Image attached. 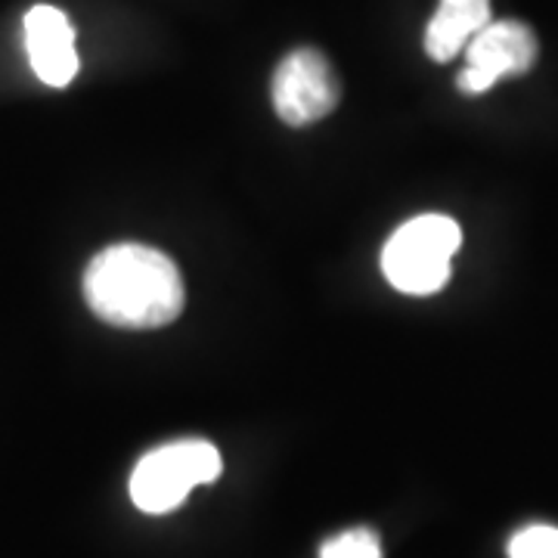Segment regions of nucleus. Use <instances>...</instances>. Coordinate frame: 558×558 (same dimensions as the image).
<instances>
[{
	"label": "nucleus",
	"instance_id": "39448f33",
	"mask_svg": "<svg viewBox=\"0 0 558 558\" xmlns=\"http://www.w3.org/2000/svg\"><path fill=\"white\" fill-rule=\"evenodd\" d=\"M462 53H465V69L459 75V90L484 94L506 75H521L534 65L537 38L524 22H487Z\"/></svg>",
	"mask_w": 558,
	"mask_h": 558
},
{
	"label": "nucleus",
	"instance_id": "7ed1b4c3",
	"mask_svg": "<svg viewBox=\"0 0 558 558\" xmlns=\"http://www.w3.org/2000/svg\"><path fill=\"white\" fill-rule=\"evenodd\" d=\"M223 472L218 447L199 438L174 440L149 450L134 465L131 475V499L146 515L174 512L193 487L211 484Z\"/></svg>",
	"mask_w": 558,
	"mask_h": 558
},
{
	"label": "nucleus",
	"instance_id": "423d86ee",
	"mask_svg": "<svg viewBox=\"0 0 558 558\" xmlns=\"http://www.w3.org/2000/svg\"><path fill=\"white\" fill-rule=\"evenodd\" d=\"M25 50L35 75L47 87H69L78 75L75 28L69 16L50 3H38L25 13Z\"/></svg>",
	"mask_w": 558,
	"mask_h": 558
},
{
	"label": "nucleus",
	"instance_id": "1a4fd4ad",
	"mask_svg": "<svg viewBox=\"0 0 558 558\" xmlns=\"http://www.w3.org/2000/svg\"><path fill=\"white\" fill-rule=\"evenodd\" d=\"M509 558H558V527L527 524L509 539Z\"/></svg>",
	"mask_w": 558,
	"mask_h": 558
},
{
	"label": "nucleus",
	"instance_id": "f03ea898",
	"mask_svg": "<svg viewBox=\"0 0 558 558\" xmlns=\"http://www.w3.org/2000/svg\"><path fill=\"white\" fill-rule=\"evenodd\" d=\"M462 245V230L447 215L407 220L385 242L381 270L403 295H435L450 279V260Z\"/></svg>",
	"mask_w": 558,
	"mask_h": 558
},
{
	"label": "nucleus",
	"instance_id": "6e6552de",
	"mask_svg": "<svg viewBox=\"0 0 558 558\" xmlns=\"http://www.w3.org/2000/svg\"><path fill=\"white\" fill-rule=\"evenodd\" d=\"M319 558H381V539L369 527L341 531L319 546Z\"/></svg>",
	"mask_w": 558,
	"mask_h": 558
},
{
	"label": "nucleus",
	"instance_id": "20e7f679",
	"mask_svg": "<svg viewBox=\"0 0 558 558\" xmlns=\"http://www.w3.org/2000/svg\"><path fill=\"white\" fill-rule=\"evenodd\" d=\"M341 100L339 75L319 50H292L274 75V109L286 124L304 128L326 119Z\"/></svg>",
	"mask_w": 558,
	"mask_h": 558
},
{
	"label": "nucleus",
	"instance_id": "0eeeda50",
	"mask_svg": "<svg viewBox=\"0 0 558 558\" xmlns=\"http://www.w3.org/2000/svg\"><path fill=\"white\" fill-rule=\"evenodd\" d=\"M490 22V0H440L425 28V53L435 62L457 60L469 40Z\"/></svg>",
	"mask_w": 558,
	"mask_h": 558
},
{
	"label": "nucleus",
	"instance_id": "f257e3e1",
	"mask_svg": "<svg viewBox=\"0 0 558 558\" xmlns=\"http://www.w3.org/2000/svg\"><path fill=\"white\" fill-rule=\"evenodd\" d=\"M84 301L109 326L159 329L180 317L186 289L178 264L159 248L119 242L87 264Z\"/></svg>",
	"mask_w": 558,
	"mask_h": 558
}]
</instances>
